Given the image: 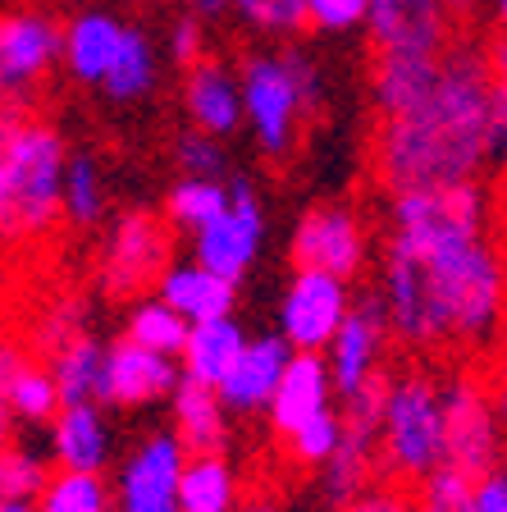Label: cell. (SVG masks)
<instances>
[{
	"label": "cell",
	"instance_id": "49",
	"mask_svg": "<svg viewBox=\"0 0 507 512\" xmlns=\"http://www.w3.org/2000/svg\"><path fill=\"white\" fill-rule=\"evenodd\" d=\"M489 10H494V28H498V32H507V0H494Z\"/></svg>",
	"mask_w": 507,
	"mask_h": 512
},
{
	"label": "cell",
	"instance_id": "45",
	"mask_svg": "<svg viewBox=\"0 0 507 512\" xmlns=\"http://www.w3.org/2000/svg\"><path fill=\"white\" fill-rule=\"evenodd\" d=\"M489 389H494V403H498V412H503V426H507V334L498 339V348H494V366H489Z\"/></svg>",
	"mask_w": 507,
	"mask_h": 512
},
{
	"label": "cell",
	"instance_id": "41",
	"mask_svg": "<svg viewBox=\"0 0 507 512\" xmlns=\"http://www.w3.org/2000/svg\"><path fill=\"white\" fill-rule=\"evenodd\" d=\"M179 165L188 179H220L224 174V151L215 147L211 133H192L179 142Z\"/></svg>",
	"mask_w": 507,
	"mask_h": 512
},
{
	"label": "cell",
	"instance_id": "7",
	"mask_svg": "<svg viewBox=\"0 0 507 512\" xmlns=\"http://www.w3.org/2000/svg\"><path fill=\"white\" fill-rule=\"evenodd\" d=\"M293 266L357 279L366 270V224L348 202H316L293 229Z\"/></svg>",
	"mask_w": 507,
	"mask_h": 512
},
{
	"label": "cell",
	"instance_id": "26",
	"mask_svg": "<svg viewBox=\"0 0 507 512\" xmlns=\"http://www.w3.org/2000/svg\"><path fill=\"white\" fill-rule=\"evenodd\" d=\"M55 458L69 471H96L106 462V426L92 403L60 407L55 416Z\"/></svg>",
	"mask_w": 507,
	"mask_h": 512
},
{
	"label": "cell",
	"instance_id": "46",
	"mask_svg": "<svg viewBox=\"0 0 507 512\" xmlns=\"http://www.w3.org/2000/svg\"><path fill=\"white\" fill-rule=\"evenodd\" d=\"M439 5H444V14L453 19V28L462 32V37H471V32H476V19H480V5H485V0H439Z\"/></svg>",
	"mask_w": 507,
	"mask_h": 512
},
{
	"label": "cell",
	"instance_id": "39",
	"mask_svg": "<svg viewBox=\"0 0 507 512\" xmlns=\"http://www.w3.org/2000/svg\"><path fill=\"white\" fill-rule=\"evenodd\" d=\"M307 23L316 32H352L366 23V0H307Z\"/></svg>",
	"mask_w": 507,
	"mask_h": 512
},
{
	"label": "cell",
	"instance_id": "31",
	"mask_svg": "<svg viewBox=\"0 0 507 512\" xmlns=\"http://www.w3.org/2000/svg\"><path fill=\"white\" fill-rule=\"evenodd\" d=\"M188 330H192V320H183L169 302H142V307L133 311V320H128V339L151 352H165V357L183 352Z\"/></svg>",
	"mask_w": 507,
	"mask_h": 512
},
{
	"label": "cell",
	"instance_id": "50",
	"mask_svg": "<svg viewBox=\"0 0 507 512\" xmlns=\"http://www.w3.org/2000/svg\"><path fill=\"white\" fill-rule=\"evenodd\" d=\"M0 512H37L32 499H14V503H0Z\"/></svg>",
	"mask_w": 507,
	"mask_h": 512
},
{
	"label": "cell",
	"instance_id": "28",
	"mask_svg": "<svg viewBox=\"0 0 507 512\" xmlns=\"http://www.w3.org/2000/svg\"><path fill=\"white\" fill-rule=\"evenodd\" d=\"M151 78H156V60H151L147 32L124 28L115 64H110V74H106V92L115 96V101H133V96H142L151 87Z\"/></svg>",
	"mask_w": 507,
	"mask_h": 512
},
{
	"label": "cell",
	"instance_id": "10",
	"mask_svg": "<svg viewBox=\"0 0 507 512\" xmlns=\"http://www.w3.org/2000/svg\"><path fill=\"white\" fill-rule=\"evenodd\" d=\"M366 32L370 51H448L462 37L439 0H366Z\"/></svg>",
	"mask_w": 507,
	"mask_h": 512
},
{
	"label": "cell",
	"instance_id": "21",
	"mask_svg": "<svg viewBox=\"0 0 507 512\" xmlns=\"http://www.w3.org/2000/svg\"><path fill=\"white\" fill-rule=\"evenodd\" d=\"M224 412H229V407H224L220 389L183 375L179 389H174V416H179L183 453H224V439H229Z\"/></svg>",
	"mask_w": 507,
	"mask_h": 512
},
{
	"label": "cell",
	"instance_id": "5",
	"mask_svg": "<svg viewBox=\"0 0 507 512\" xmlns=\"http://www.w3.org/2000/svg\"><path fill=\"white\" fill-rule=\"evenodd\" d=\"M174 220L160 211H124L101 252V288L110 302H133L165 284L174 266Z\"/></svg>",
	"mask_w": 507,
	"mask_h": 512
},
{
	"label": "cell",
	"instance_id": "3",
	"mask_svg": "<svg viewBox=\"0 0 507 512\" xmlns=\"http://www.w3.org/2000/svg\"><path fill=\"white\" fill-rule=\"evenodd\" d=\"M444 467V375L430 366L393 371L380 426V476L393 485H421Z\"/></svg>",
	"mask_w": 507,
	"mask_h": 512
},
{
	"label": "cell",
	"instance_id": "32",
	"mask_svg": "<svg viewBox=\"0 0 507 512\" xmlns=\"http://www.w3.org/2000/svg\"><path fill=\"white\" fill-rule=\"evenodd\" d=\"M389 389H393V371H375L366 375V380L352 389V394H343V407H338V416H343V430H352V435H366V439H380V426H384V407H389Z\"/></svg>",
	"mask_w": 507,
	"mask_h": 512
},
{
	"label": "cell",
	"instance_id": "35",
	"mask_svg": "<svg viewBox=\"0 0 507 512\" xmlns=\"http://www.w3.org/2000/svg\"><path fill=\"white\" fill-rule=\"evenodd\" d=\"M233 10L243 14L252 28L275 32V37H293V32L311 28L307 0H233Z\"/></svg>",
	"mask_w": 507,
	"mask_h": 512
},
{
	"label": "cell",
	"instance_id": "6",
	"mask_svg": "<svg viewBox=\"0 0 507 512\" xmlns=\"http://www.w3.org/2000/svg\"><path fill=\"white\" fill-rule=\"evenodd\" d=\"M243 115H252L265 156L293 151L307 106H302V92H297V78L284 55H247L243 60Z\"/></svg>",
	"mask_w": 507,
	"mask_h": 512
},
{
	"label": "cell",
	"instance_id": "15",
	"mask_svg": "<svg viewBox=\"0 0 507 512\" xmlns=\"http://www.w3.org/2000/svg\"><path fill=\"white\" fill-rule=\"evenodd\" d=\"M293 343L284 334H265V339H252L238 357V366L229 371V380L220 384V398L229 412H265L270 398H275L279 380H284L288 362H293Z\"/></svg>",
	"mask_w": 507,
	"mask_h": 512
},
{
	"label": "cell",
	"instance_id": "9",
	"mask_svg": "<svg viewBox=\"0 0 507 512\" xmlns=\"http://www.w3.org/2000/svg\"><path fill=\"white\" fill-rule=\"evenodd\" d=\"M55 55H64V32L46 14H0V92L32 96V87L51 74Z\"/></svg>",
	"mask_w": 507,
	"mask_h": 512
},
{
	"label": "cell",
	"instance_id": "38",
	"mask_svg": "<svg viewBox=\"0 0 507 512\" xmlns=\"http://www.w3.org/2000/svg\"><path fill=\"white\" fill-rule=\"evenodd\" d=\"M485 64H489V87H494V110H498V147L507 160V32H489L485 42Z\"/></svg>",
	"mask_w": 507,
	"mask_h": 512
},
{
	"label": "cell",
	"instance_id": "19",
	"mask_svg": "<svg viewBox=\"0 0 507 512\" xmlns=\"http://www.w3.org/2000/svg\"><path fill=\"white\" fill-rule=\"evenodd\" d=\"M160 302H169L183 320L201 325V320L229 316L233 302H238V284L206 266H174L165 275V284H160Z\"/></svg>",
	"mask_w": 507,
	"mask_h": 512
},
{
	"label": "cell",
	"instance_id": "48",
	"mask_svg": "<svg viewBox=\"0 0 507 512\" xmlns=\"http://www.w3.org/2000/svg\"><path fill=\"white\" fill-rule=\"evenodd\" d=\"M238 512H279V503H270V499H247Z\"/></svg>",
	"mask_w": 507,
	"mask_h": 512
},
{
	"label": "cell",
	"instance_id": "47",
	"mask_svg": "<svg viewBox=\"0 0 507 512\" xmlns=\"http://www.w3.org/2000/svg\"><path fill=\"white\" fill-rule=\"evenodd\" d=\"M192 5H197V14H224L233 0H192Z\"/></svg>",
	"mask_w": 507,
	"mask_h": 512
},
{
	"label": "cell",
	"instance_id": "13",
	"mask_svg": "<svg viewBox=\"0 0 507 512\" xmlns=\"http://www.w3.org/2000/svg\"><path fill=\"white\" fill-rule=\"evenodd\" d=\"M179 476L183 444L174 435H156L138 458L128 462L119 503H124V512H179Z\"/></svg>",
	"mask_w": 507,
	"mask_h": 512
},
{
	"label": "cell",
	"instance_id": "11",
	"mask_svg": "<svg viewBox=\"0 0 507 512\" xmlns=\"http://www.w3.org/2000/svg\"><path fill=\"white\" fill-rule=\"evenodd\" d=\"M233 197H229V211L220 215L215 224L197 229V266L215 270L224 279H238L247 275V266L256 261V247H261V206H256V192L247 183H233Z\"/></svg>",
	"mask_w": 507,
	"mask_h": 512
},
{
	"label": "cell",
	"instance_id": "17",
	"mask_svg": "<svg viewBox=\"0 0 507 512\" xmlns=\"http://www.w3.org/2000/svg\"><path fill=\"white\" fill-rule=\"evenodd\" d=\"M174 389H179V371L165 352H151L133 339L110 348V403L138 407L160 394H174Z\"/></svg>",
	"mask_w": 507,
	"mask_h": 512
},
{
	"label": "cell",
	"instance_id": "44",
	"mask_svg": "<svg viewBox=\"0 0 507 512\" xmlns=\"http://www.w3.org/2000/svg\"><path fill=\"white\" fill-rule=\"evenodd\" d=\"M471 508L476 512H507V471L494 467L471 485Z\"/></svg>",
	"mask_w": 507,
	"mask_h": 512
},
{
	"label": "cell",
	"instance_id": "25",
	"mask_svg": "<svg viewBox=\"0 0 507 512\" xmlns=\"http://www.w3.org/2000/svg\"><path fill=\"white\" fill-rule=\"evenodd\" d=\"M238 480L224 453H192L179 476V512H233Z\"/></svg>",
	"mask_w": 507,
	"mask_h": 512
},
{
	"label": "cell",
	"instance_id": "43",
	"mask_svg": "<svg viewBox=\"0 0 507 512\" xmlns=\"http://www.w3.org/2000/svg\"><path fill=\"white\" fill-rule=\"evenodd\" d=\"M169 51H174V60H179L183 74L201 60V19L197 14H183V19L174 23V32H169Z\"/></svg>",
	"mask_w": 507,
	"mask_h": 512
},
{
	"label": "cell",
	"instance_id": "42",
	"mask_svg": "<svg viewBox=\"0 0 507 512\" xmlns=\"http://www.w3.org/2000/svg\"><path fill=\"white\" fill-rule=\"evenodd\" d=\"M42 110L32 106V96H19V92H0V165H5V156L14 151V142H19V133L28 128V119H37Z\"/></svg>",
	"mask_w": 507,
	"mask_h": 512
},
{
	"label": "cell",
	"instance_id": "12",
	"mask_svg": "<svg viewBox=\"0 0 507 512\" xmlns=\"http://www.w3.org/2000/svg\"><path fill=\"white\" fill-rule=\"evenodd\" d=\"M389 343H393V330H389V316H384L380 298H366L361 307H352L348 320L338 325L334 343L325 348L329 375H334V394H352L366 375L380 371Z\"/></svg>",
	"mask_w": 507,
	"mask_h": 512
},
{
	"label": "cell",
	"instance_id": "1",
	"mask_svg": "<svg viewBox=\"0 0 507 512\" xmlns=\"http://www.w3.org/2000/svg\"><path fill=\"white\" fill-rule=\"evenodd\" d=\"M393 343L416 357L485 352L507 330V261L485 183L398 192L380 266Z\"/></svg>",
	"mask_w": 507,
	"mask_h": 512
},
{
	"label": "cell",
	"instance_id": "34",
	"mask_svg": "<svg viewBox=\"0 0 507 512\" xmlns=\"http://www.w3.org/2000/svg\"><path fill=\"white\" fill-rule=\"evenodd\" d=\"M101 179H96L92 156H74L64 170V215L74 224H96L101 220Z\"/></svg>",
	"mask_w": 507,
	"mask_h": 512
},
{
	"label": "cell",
	"instance_id": "33",
	"mask_svg": "<svg viewBox=\"0 0 507 512\" xmlns=\"http://www.w3.org/2000/svg\"><path fill=\"white\" fill-rule=\"evenodd\" d=\"M10 403L23 421H46V416H55L64 407L55 371H46L42 362H23V371L14 375V384H10Z\"/></svg>",
	"mask_w": 507,
	"mask_h": 512
},
{
	"label": "cell",
	"instance_id": "4",
	"mask_svg": "<svg viewBox=\"0 0 507 512\" xmlns=\"http://www.w3.org/2000/svg\"><path fill=\"white\" fill-rule=\"evenodd\" d=\"M507 458V426L494 403L489 375L480 366H457L444 375V467L476 485Z\"/></svg>",
	"mask_w": 507,
	"mask_h": 512
},
{
	"label": "cell",
	"instance_id": "22",
	"mask_svg": "<svg viewBox=\"0 0 507 512\" xmlns=\"http://www.w3.org/2000/svg\"><path fill=\"white\" fill-rule=\"evenodd\" d=\"M55 384H60V403H110V352L83 334L51 362Z\"/></svg>",
	"mask_w": 507,
	"mask_h": 512
},
{
	"label": "cell",
	"instance_id": "27",
	"mask_svg": "<svg viewBox=\"0 0 507 512\" xmlns=\"http://www.w3.org/2000/svg\"><path fill=\"white\" fill-rule=\"evenodd\" d=\"M37 512H110V494L96 471H69L60 467L46 476L37 494Z\"/></svg>",
	"mask_w": 507,
	"mask_h": 512
},
{
	"label": "cell",
	"instance_id": "20",
	"mask_svg": "<svg viewBox=\"0 0 507 512\" xmlns=\"http://www.w3.org/2000/svg\"><path fill=\"white\" fill-rule=\"evenodd\" d=\"M243 348H247V339H243V330L233 325V316L201 320V325L188 330V343H183V375L220 389V384L229 380V371L238 366Z\"/></svg>",
	"mask_w": 507,
	"mask_h": 512
},
{
	"label": "cell",
	"instance_id": "23",
	"mask_svg": "<svg viewBox=\"0 0 507 512\" xmlns=\"http://www.w3.org/2000/svg\"><path fill=\"white\" fill-rule=\"evenodd\" d=\"M124 23H115L110 14H78L64 32V60L78 74V83H106L110 64H115Z\"/></svg>",
	"mask_w": 507,
	"mask_h": 512
},
{
	"label": "cell",
	"instance_id": "16",
	"mask_svg": "<svg viewBox=\"0 0 507 512\" xmlns=\"http://www.w3.org/2000/svg\"><path fill=\"white\" fill-rule=\"evenodd\" d=\"M444 51H370V101L375 115L416 106L439 78Z\"/></svg>",
	"mask_w": 507,
	"mask_h": 512
},
{
	"label": "cell",
	"instance_id": "18",
	"mask_svg": "<svg viewBox=\"0 0 507 512\" xmlns=\"http://www.w3.org/2000/svg\"><path fill=\"white\" fill-rule=\"evenodd\" d=\"M188 110L201 133H211V138L233 133L238 119H243V92L233 87L229 69L220 60H211V55H201L188 69Z\"/></svg>",
	"mask_w": 507,
	"mask_h": 512
},
{
	"label": "cell",
	"instance_id": "30",
	"mask_svg": "<svg viewBox=\"0 0 507 512\" xmlns=\"http://www.w3.org/2000/svg\"><path fill=\"white\" fill-rule=\"evenodd\" d=\"M229 197L233 192L220 179H183L179 188L169 192L165 215L174 224H188V229H206V224H215L229 211Z\"/></svg>",
	"mask_w": 507,
	"mask_h": 512
},
{
	"label": "cell",
	"instance_id": "40",
	"mask_svg": "<svg viewBox=\"0 0 507 512\" xmlns=\"http://www.w3.org/2000/svg\"><path fill=\"white\" fill-rule=\"evenodd\" d=\"M23 362H32L23 343L14 334H0V448L10 444V416H14V403H10V384L14 375L23 371Z\"/></svg>",
	"mask_w": 507,
	"mask_h": 512
},
{
	"label": "cell",
	"instance_id": "24",
	"mask_svg": "<svg viewBox=\"0 0 507 512\" xmlns=\"http://www.w3.org/2000/svg\"><path fill=\"white\" fill-rule=\"evenodd\" d=\"M325 494L329 503H348L357 499L361 490H370L380 476V439H366V435H352V430H343V439H338V448L329 453L325 467Z\"/></svg>",
	"mask_w": 507,
	"mask_h": 512
},
{
	"label": "cell",
	"instance_id": "37",
	"mask_svg": "<svg viewBox=\"0 0 507 512\" xmlns=\"http://www.w3.org/2000/svg\"><path fill=\"white\" fill-rule=\"evenodd\" d=\"M334 512H416V490L412 485H393V480H375L370 490L338 503Z\"/></svg>",
	"mask_w": 507,
	"mask_h": 512
},
{
	"label": "cell",
	"instance_id": "29",
	"mask_svg": "<svg viewBox=\"0 0 507 512\" xmlns=\"http://www.w3.org/2000/svg\"><path fill=\"white\" fill-rule=\"evenodd\" d=\"M338 439H343V416H338V407H325V412L302 421V426L288 439H279V444H284V458L293 462L297 471H320L329 462V453L338 448Z\"/></svg>",
	"mask_w": 507,
	"mask_h": 512
},
{
	"label": "cell",
	"instance_id": "14",
	"mask_svg": "<svg viewBox=\"0 0 507 512\" xmlns=\"http://www.w3.org/2000/svg\"><path fill=\"white\" fill-rule=\"evenodd\" d=\"M325 407H334V375H329L325 352H293V362H288L275 398L265 407L275 439H288L302 421H311Z\"/></svg>",
	"mask_w": 507,
	"mask_h": 512
},
{
	"label": "cell",
	"instance_id": "8",
	"mask_svg": "<svg viewBox=\"0 0 507 512\" xmlns=\"http://www.w3.org/2000/svg\"><path fill=\"white\" fill-rule=\"evenodd\" d=\"M352 311V293L348 279L325 275V270H297L293 284L284 293V339L297 352H325L334 343L338 325L348 320Z\"/></svg>",
	"mask_w": 507,
	"mask_h": 512
},
{
	"label": "cell",
	"instance_id": "2",
	"mask_svg": "<svg viewBox=\"0 0 507 512\" xmlns=\"http://www.w3.org/2000/svg\"><path fill=\"white\" fill-rule=\"evenodd\" d=\"M498 160L494 87L476 37H453L430 92L398 115H375L370 128V179L389 197L485 183Z\"/></svg>",
	"mask_w": 507,
	"mask_h": 512
},
{
	"label": "cell",
	"instance_id": "36",
	"mask_svg": "<svg viewBox=\"0 0 507 512\" xmlns=\"http://www.w3.org/2000/svg\"><path fill=\"white\" fill-rule=\"evenodd\" d=\"M416 512H476L471 508V480L439 467L430 480L416 485Z\"/></svg>",
	"mask_w": 507,
	"mask_h": 512
}]
</instances>
